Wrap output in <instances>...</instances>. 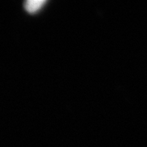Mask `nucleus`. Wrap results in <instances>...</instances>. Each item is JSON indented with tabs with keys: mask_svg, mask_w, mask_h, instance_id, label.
Listing matches in <instances>:
<instances>
[{
	"mask_svg": "<svg viewBox=\"0 0 147 147\" xmlns=\"http://www.w3.org/2000/svg\"><path fill=\"white\" fill-rule=\"evenodd\" d=\"M44 3V0H29L25 3V8L28 12L34 13L39 10Z\"/></svg>",
	"mask_w": 147,
	"mask_h": 147,
	"instance_id": "nucleus-1",
	"label": "nucleus"
}]
</instances>
